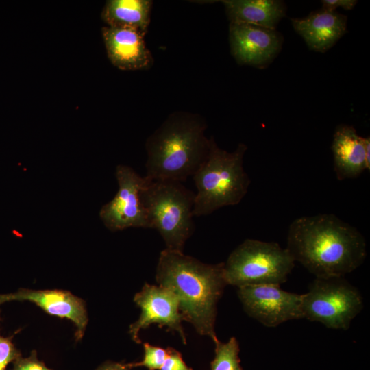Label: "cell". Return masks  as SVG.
I'll list each match as a JSON object with an SVG mask.
<instances>
[{"label": "cell", "instance_id": "ac0fdd59", "mask_svg": "<svg viewBox=\"0 0 370 370\" xmlns=\"http://www.w3.org/2000/svg\"><path fill=\"white\" fill-rule=\"evenodd\" d=\"M215 356L210 363V370H243L238 356L239 344L235 337L226 343L217 341L215 343Z\"/></svg>", "mask_w": 370, "mask_h": 370}, {"label": "cell", "instance_id": "603a6c76", "mask_svg": "<svg viewBox=\"0 0 370 370\" xmlns=\"http://www.w3.org/2000/svg\"><path fill=\"white\" fill-rule=\"evenodd\" d=\"M322 8L328 10L335 11L337 8L344 10H352L357 3L356 0H323L321 1Z\"/></svg>", "mask_w": 370, "mask_h": 370}, {"label": "cell", "instance_id": "cb8c5ba5", "mask_svg": "<svg viewBox=\"0 0 370 370\" xmlns=\"http://www.w3.org/2000/svg\"><path fill=\"white\" fill-rule=\"evenodd\" d=\"M96 370H131L129 363L108 361L99 366Z\"/></svg>", "mask_w": 370, "mask_h": 370}, {"label": "cell", "instance_id": "277c9868", "mask_svg": "<svg viewBox=\"0 0 370 370\" xmlns=\"http://www.w3.org/2000/svg\"><path fill=\"white\" fill-rule=\"evenodd\" d=\"M247 149L246 145L240 143L234 151L228 152L210 137L207 156L193 175L197 188L193 217L208 215L241 201L250 184L243 167Z\"/></svg>", "mask_w": 370, "mask_h": 370}, {"label": "cell", "instance_id": "7402d4cb", "mask_svg": "<svg viewBox=\"0 0 370 370\" xmlns=\"http://www.w3.org/2000/svg\"><path fill=\"white\" fill-rule=\"evenodd\" d=\"M166 349V357L159 370H193L185 363L178 351L171 347Z\"/></svg>", "mask_w": 370, "mask_h": 370}, {"label": "cell", "instance_id": "5b68a950", "mask_svg": "<svg viewBox=\"0 0 370 370\" xmlns=\"http://www.w3.org/2000/svg\"><path fill=\"white\" fill-rule=\"evenodd\" d=\"M142 198L149 228L159 232L166 249L183 251L193 230L195 193L180 182L147 179Z\"/></svg>", "mask_w": 370, "mask_h": 370}, {"label": "cell", "instance_id": "8992f818", "mask_svg": "<svg viewBox=\"0 0 370 370\" xmlns=\"http://www.w3.org/2000/svg\"><path fill=\"white\" fill-rule=\"evenodd\" d=\"M295 260L286 248L275 242L245 239L224 262L227 285L275 284L285 282Z\"/></svg>", "mask_w": 370, "mask_h": 370}, {"label": "cell", "instance_id": "3957f363", "mask_svg": "<svg viewBox=\"0 0 370 370\" xmlns=\"http://www.w3.org/2000/svg\"><path fill=\"white\" fill-rule=\"evenodd\" d=\"M206 128L195 114H172L146 141L145 177L182 182L193 176L208 153Z\"/></svg>", "mask_w": 370, "mask_h": 370}, {"label": "cell", "instance_id": "9a60e30c", "mask_svg": "<svg viewBox=\"0 0 370 370\" xmlns=\"http://www.w3.org/2000/svg\"><path fill=\"white\" fill-rule=\"evenodd\" d=\"M334 171L338 180L354 179L365 170L369 171L366 155L365 137L359 136L350 125H338L332 144Z\"/></svg>", "mask_w": 370, "mask_h": 370}, {"label": "cell", "instance_id": "ffe728a7", "mask_svg": "<svg viewBox=\"0 0 370 370\" xmlns=\"http://www.w3.org/2000/svg\"><path fill=\"white\" fill-rule=\"evenodd\" d=\"M21 356V352L12 342L11 338L0 334V370H5L7 365Z\"/></svg>", "mask_w": 370, "mask_h": 370}, {"label": "cell", "instance_id": "7c38bea8", "mask_svg": "<svg viewBox=\"0 0 370 370\" xmlns=\"http://www.w3.org/2000/svg\"><path fill=\"white\" fill-rule=\"evenodd\" d=\"M11 301H29L51 315L69 319L77 328L76 339L84 336L88 323L85 302L67 291L20 288L14 293L0 294V304Z\"/></svg>", "mask_w": 370, "mask_h": 370}, {"label": "cell", "instance_id": "30bf717a", "mask_svg": "<svg viewBox=\"0 0 370 370\" xmlns=\"http://www.w3.org/2000/svg\"><path fill=\"white\" fill-rule=\"evenodd\" d=\"M134 301L141 311L138 320L130 326L129 332L134 342L141 343L138 336L141 330L157 324L160 328L166 327L167 330L178 332L183 343H186L182 326L184 318L180 310L179 299L171 290L146 283L141 291L135 294Z\"/></svg>", "mask_w": 370, "mask_h": 370}, {"label": "cell", "instance_id": "44dd1931", "mask_svg": "<svg viewBox=\"0 0 370 370\" xmlns=\"http://www.w3.org/2000/svg\"><path fill=\"white\" fill-rule=\"evenodd\" d=\"M11 370H51L37 358L36 350H33L27 358L18 357L13 362Z\"/></svg>", "mask_w": 370, "mask_h": 370}, {"label": "cell", "instance_id": "ba28073f", "mask_svg": "<svg viewBox=\"0 0 370 370\" xmlns=\"http://www.w3.org/2000/svg\"><path fill=\"white\" fill-rule=\"evenodd\" d=\"M116 177L119 189L114 197L100 210L103 223L112 231L149 228L142 198L147 179L125 165L117 166Z\"/></svg>", "mask_w": 370, "mask_h": 370}, {"label": "cell", "instance_id": "d6986e66", "mask_svg": "<svg viewBox=\"0 0 370 370\" xmlns=\"http://www.w3.org/2000/svg\"><path fill=\"white\" fill-rule=\"evenodd\" d=\"M144 356L140 362L129 363L131 369L145 367L149 370H159L167 355V349L153 346L148 343H143Z\"/></svg>", "mask_w": 370, "mask_h": 370}, {"label": "cell", "instance_id": "5bb4252c", "mask_svg": "<svg viewBox=\"0 0 370 370\" xmlns=\"http://www.w3.org/2000/svg\"><path fill=\"white\" fill-rule=\"evenodd\" d=\"M347 16L338 12L321 10L301 18H292L295 32L313 51L324 53L346 32Z\"/></svg>", "mask_w": 370, "mask_h": 370}, {"label": "cell", "instance_id": "6da1fadb", "mask_svg": "<svg viewBox=\"0 0 370 370\" xmlns=\"http://www.w3.org/2000/svg\"><path fill=\"white\" fill-rule=\"evenodd\" d=\"M286 248L315 278L344 277L367 257L363 235L333 214L295 219L288 227Z\"/></svg>", "mask_w": 370, "mask_h": 370}, {"label": "cell", "instance_id": "7a4b0ae2", "mask_svg": "<svg viewBox=\"0 0 370 370\" xmlns=\"http://www.w3.org/2000/svg\"><path fill=\"white\" fill-rule=\"evenodd\" d=\"M224 262L206 264L183 251L165 249L161 251L156 280L177 297L184 320L201 335L215 343L217 303L227 284Z\"/></svg>", "mask_w": 370, "mask_h": 370}, {"label": "cell", "instance_id": "2e32d148", "mask_svg": "<svg viewBox=\"0 0 370 370\" xmlns=\"http://www.w3.org/2000/svg\"><path fill=\"white\" fill-rule=\"evenodd\" d=\"M230 22L275 29L286 15V5L279 0L222 1Z\"/></svg>", "mask_w": 370, "mask_h": 370}, {"label": "cell", "instance_id": "9c48e42d", "mask_svg": "<svg viewBox=\"0 0 370 370\" xmlns=\"http://www.w3.org/2000/svg\"><path fill=\"white\" fill-rule=\"evenodd\" d=\"M237 293L246 314L267 328L304 319L301 295L286 291L280 285L243 286Z\"/></svg>", "mask_w": 370, "mask_h": 370}, {"label": "cell", "instance_id": "8fae6325", "mask_svg": "<svg viewBox=\"0 0 370 370\" xmlns=\"http://www.w3.org/2000/svg\"><path fill=\"white\" fill-rule=\"evenodd\" d=\"M229 38L236 61L259 69L266 67L275 59L283 42L276 29L232 22L229 26Z\"/></svg>", "mask_w": 370, "mask_h": 370}, {"label": "cell", "instance_id": "52a82bcc", "mask_svg": "<svg viewBox=\"0 0 370 370\" xmlns=\"http://www.w3.org/2000/svg\"><path fill=\"white\" fill-rule=\"evenodd\" d=\"M363 306L360 291L344 277L315 278L301 294L304 318L330 329L348 330Z\"/></svg>", "mask_w": 370, "mask_h": 370}, {"label": "cell", "instance_id": "e0dca14e", "mask_svg": "<svg viewBox=\"0 0 370 370\" xmlns=\"http://www.w3.org/2000/svg\"><path fill=\"white\" fill-rule=\"evenodd\" d=\"M152 1L109 0L101 11V18L112 27H132L146 34L150 22Z\"/></svg>", "mask_w": 370, "mask_h": 370}, {"label": "cell", "instance_id": "4fadbf2b", "mask_svg": "<svg viewBox=\"0 0 370 370\" xmlns=\"http://www.w3.org/2000/svg\"><path fill=\"white\" fill-rule=\"evenodd\" d=\"M107 55L112 64L119 69H146L153 63L142 32L125 27L106 26L101 29Z\"/></svg>", "mask_w": 370, "mask_h": 370}]
</instances>
